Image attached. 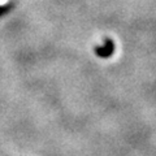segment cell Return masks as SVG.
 <instances>
[{
    "label": "cell",
    "mask_w": 156,
    "mask_h": 156,
    "mask_svg": "<svg viewBox=\"0 0 156 156\" xmlns=\"http://www.w3.org/2000/svg\"><path fill=\"white\" fill-rule=\"evenodd\" d=\"M115 47H113V43H112V41H107L105 44L101 47V48H98V55L101 56V57H108L112 55V52H113Z\"/></svg>",
    "instance_id": "obj_1"
}]
</instances>
